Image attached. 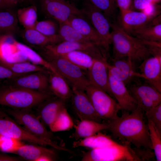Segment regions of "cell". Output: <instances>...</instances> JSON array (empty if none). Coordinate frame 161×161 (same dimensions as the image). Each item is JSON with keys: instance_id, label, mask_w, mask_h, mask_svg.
Instances as JSON below:
<instances>
[{"instance_id": "obj_50", "label": "cell", "mask_w": 161, "mask_h": 161, "mask_svg": "<svg viewBox=\"0 0 161 161\" xmlns=\"http://www.w3.org/2000/svg\"><path fill=\"white\" fill-rule=\"evenodd\" d=\"M29 1H31V0H29Z\"/></svg>"}, {"instance_id": "obj_23", "label": "cell", "mask_w": 161, "mask_h": 161, "mask_svg": "<svg viewBox=\"0 0 161 161\" xmlns=\"http://www.w3.org/2000/svg\"><path fill=\"white\" fill-rule=\"evenodd\" d=\"M118 144L109 136L100 131L90 137L75 140L72 144V147H86L92 149L108 147Z\"/></svg>"}, {"instance_id": "obj_12", "label": "cell", "mask_w": 161, "mask_h": 161, "mask_svg": "<svg viewBox=\"0 0 161 161\" xmlns=\"http://www.w3.org/2000/svg\"><path fill=\"white\" fill-rule=\"evenodd\" d=\"M4 83L33 91L51 93L49 89L48 70L26 73L5 80Z\"/></svg>"}, {"instance_id": "obj_9", "label": "cell", "mask_w": 161, "mask_h": 161, "mask_svg": "<svg viewBox=\"0 0 161 161\" xmlns=\"http://www.w3.org/2000/svg\"><path fill=\"white\" fill-rule=\"evenodd\" d=\"M47 61L71 84L72 88L85 91L90 84L85 70L66 59L58 57Z\"/></svg>"}, {"instance_id": "obj_34", "label": "cell", "mask_w": 161, "mask_h": 161, "mask_svg": "<svg viewBox=\"0 0 161 161\" xmlns=\"http://www.w3.org/2000/svg\"><path fill=\"white\" fill-rule=\"evenodd\" d=\"M18 21L16 13L9 10H0V31L10 34L16 30Z\"/></svg>"}, {"instance_id": "obj_7", "label": "cell", "mask_w": 161, "mask_h": 161, "mask_svg": "<svg viewBox=\"0 0 161 161\" xmlns=\"http://www.w3.org/2000/svg\"><path fill=\"white\" fill-rule=\"evenodd\" d=\"M85 91L102 120L108 122L118 116L120 107L116 100L105 91L91 84Z\"/></svg>"}, {"instance_id": "obj_11", "label": "cell", "mask_w": 161, "mask_h": 161, "mask_svg": "<svg viewBox=\"0 0 161 161\" xmlns=\"http://www.w3.org/2000/svg\"><path fill=\"white\" fill-rule=\"evenodd\" d=\"M41 5L44 14L59 24L67 21L71 16L84 15L82 9L66 0H41Z\"/></svg>"}, {"instance_id": "obj_26", "label": "cell", "mask_w": 161, "mask_h": 161, "mask_svg": "<svg viewBox=\"0 0 161 161\" xmlns=\"http://www.w3.org/2000/svg\"><path fill=\"white\" fill-rule=\"evenodd\" d=\"M23 36L24 39L28 43L38 47L62 42L58 35L55 37H49L34 28L25 29Z\"/></svg>"}, {"instance_id": "obj_47", "label": "cell", "mask_w": 161, "mask_h": 161, "mask_svg": "<svg viewBox=\"0 0 161 161\" xmlns=\"http://www.w3.org/2000/svg\"><path fill=\"white\" fill-rule=\"evenodd\" d=\"M8 8L5 0H0V10Z\"/></svg>"}, {"instance_id": "obj_1", "label": "cell", "mask_w": 161, "mask_h": 161, "mask_svg": "<svg viewBox=\"0 0 161 161\" xmlns=\"http://www.w3.org/2000/svg\"><path fill=\"white\" fill-rule=\"evenodd\" d=\"M143 112L138 107L131 113L125 111L121 117L107 122L108 130L115 137L137 148L152 150Z\"/></svg>"}, {"instance_id": "obj_2", "label": "cell", "mask_w": 161, "mask_h": 161, "mask_svg": "<svg viewBox=\"0 0 161 161\" xmlns=\"http://www.w3.org/2000/svg\"><path fill=\"white\" fill-rule=\"evenodd\" d=\"M111 44L113 45V59L130 58L134 62L142 61L151 56L142 41L129 34L116 23L111 24Z\"/></svg>"}, {"instance_id": "obj_4", "label": "cell", "mask_w": 161, "mask_h": 161, "mask_svg": "<svg viewBox=\"0 0 161 161\" xmlns=\"http://www.w3.org/2000/svg\"><path fill=\"white\" fill-rule=\"evenodd\" d=\"M108 147L92 149L83 153L82 161H142L134 150L125 142Z\"/></svg>"}, {"instance_id": "obj_8", "label": "cell", "mask_w": 161, "mask_h": 161, "mask_svg": "<svg viewBox=\"0 0 161 161\" xmlns=\"http://www.w3.org/2000/svg\"><path fill=\"white\" fill-rule=\"evenodd\" d=\"M0 134L33 144L45 146L49 145L58 150L64 149L56 141H48L32 134L3 111L0 113Z\"/></svg>"}, {"instance_id": "obj_13", "label": "cell", "mask_w": 161, "mask_h": 161, "mask_svg": "<svg viewBox=\"0 0 161 161\" xmlns=\"http://www.w3.org/2000/svg\"><path fill=\"white\" fill-rule=\"evenodd\" d=\"M82 10L83 15L109 48L111 41L110 30L111 23L109 18L101 11L92 5L88 0H85Z\"/></svg>"}, {"instance_id": "obj_15", "label": "cell", "mask_w": 161, "mask_h": 161, "mask_svg": "<svg viewBox=\"0 0 161 161\" xmlns=\"http://www.w3.org/2000/svg\"><path fill=\"white\" fill-rule=\"evenodd\" d=\"M139 77L161 93V58L150 57L138 66Z\"/></svg>"}, {"instance_id": "obj_19", "label": "cell", "mask_w": 161, "mask_h": 161, "mask_svg": "<svg viewBox=\"0 0 161 161\" xmlns=\"http://www.w3.org/2000/svg\"><path fill=\"white\" fill-rule=\"evenodd\" d=\"M107 60L95 59L86 74L91 84L103 90L113 97L109 83Z\"/></svg>"}, {"instance_id": "obj_35", "label": "cell", "mask_w": 161, "mask_h": 161, "mask_svg": "<svg viewBox=\"0 0 161 161\" xmlns=\"http://www.w3.org/2000/svg\"><path fill=\"white\" fill-rule=\"evenodd\" d=\"M149 137L157 161H161V131L155 126L153 123L148 120Z\"/></svg>"}, {"instance_id": "obj_44", "label": "cell", "mask_w": 161, "mask_h": 161, "mask_svg": "<svg viewBox=\"0 0 161 161\" xmlns=\"http://www.w3.org/2000/svg\"><path fill=\"white\" fill-rule=\"evenodd\" d=\"M120 12L131 10L132 0H115Z\"/></svg>"}, {"instance_id": "obj_18", "label": "cell", "mask_w": 161, "mask_h": 161, "mask_svg": "<svg viewBox=\"0 0 161 161\" xmlns=\"http://www.w3.org/2000/svg\"><path fill=\"white\" fill-rule=\"evenodd\" d=\"M67 21L73 28L91 42L108 52L109 48L84 15L71 16Z\"/></svg>"}, {"instance_id": "obj_3", "label": "cell", "mask_w": 161, "mask_h": 161, "mask_svg": "<svg viewBox=\"0 0 161 161\" xmlns=\"http://www.w3.org/2000/svg\"><path fill=\"white\" fill-rule=\"evenodd\" d=\"M53 95L5 83L0 86V105L13 109H31Z\"/></svg>"}, {"instance_id": "obj_10", "label": "cell", "mask_w": 161, "mask_h": 161, "mask_svg": "<svg viewBox=\"0 0 161 161\" xmlns=\"http://www.w3.org/2000/svg\"><path fill=\"white\" fill-rule=\"evenodd\" d=\"M136 80L131 84L128 89L137 107L145 112L161 103V92L145 82L142 83Z\"/></svg>"}, {"instance_id": "obj_43", "label": "cell", "mask_w": 161, "mask_h": 161, "mask_svg": "<svg viewBox=\"0 0 161 161\" xmlns=\"http://www.w3.org/2000/svg\"><path fill=\"white\" fill-rule=\"evenodd\" d=\"M153 2H154L153 0H132L131 8L133 7L136 9L142 11Z\"/></svg>"}, {"instance_id": "obj_21", "label": "cell", "mask_w": 161, "mask_h": 161, "mask_svg": "<svg viewBox=\"0 0 161 161\" xmlns=\"http://www.w3.org/2000/svg\"><path fill=\"white\" fill-rule=\"evenodd\" d=\"M75 130L69 138L75 140L92 136L101 131L108 130L107 122L102 123L91 120H83L76 126H74Z\"/></svg>"}, {"instance_id": "obj_17", "label": "cell", "mask_w": 161, "mask_h": 161, "mask_svg": "<svg viewBox=\"0 0 161 161\" xmlns=\"http://www.w3.org/2000/svg\"><path fill=\"white\" fill-rule=\"evenodd\" d=\"M109 73L110 89L113 98L116 99L121 110L131 112L137 107L136 101L131 95L126 85Z\"/></svg>"}, {"instance_id": "obj_40", "label": "cell", "mask_w": 161, "mask_h": 161, "mask_svg": "<svg viewBox=\"0 0 161 161\" xmlns=\"http://www.w3.org/2000/svg\"><path fill=\"white\" fill-rule=\"evenodd\" d=\"M141 40L147 48L151 55L161 58V42Z\"/></svg>"}, {"instance_id": "obj_5", "label": "cell", "mask_w": 161, "mask_h": 161, "mask_svg": "<svg viewBox=\"0 0 161 161\" xmlns=\"http://www.w3.org/2000/svg\"><path fill=\"white\" fill-rule=\"evenodd\" d=\"M39 48L40 55L47 61L76 50L87 52L95 59H101L104 55L103 49L92 42L63 41Z\"/></svg>"}, {"instance_id": "obj_48", "label": "cell", "mask_w": 161, "mask_h": 161, "mask_svg": "<svg viewBox=\"0 0 161 161\" xmlns=\"http://www.w3.org/2000/svg\"><path fill=\"white\" fill-rule=\"evenodd\" d=\"M153 1L156 3V2H158L160 1V0H153Z\"/></svg>"}, {"instance_id": "obj_41", "label": "cell", "mask_w": 161, "mask_h": 161, "mask_svg": "<svg viewBox=\"0 0 161 161\" xmlns=\"http://www.w3.org/2000/svg\"><path fill=\"white\" fill-rule=\"evenodd\" d=\"M25 74L14 72L6 67L0 65V81L10 80Z\"/></svg>"}, {"instance_id": "obj_20", "label": "cell", "mask_w": 161, "mask_h": 161, "mask_svg": "<svg viewBox=\"0 0 161 161\" xmlns=\"http://www.w3.org/2000/svg\"><path fill=\"white\" fill-rule=\"evenodd\" d=\"M65 101L53 96L37 106L36 115L44 126L49 128L60 110L65 106Z\"/></svg>"}, {"instance_id": "obj_37", "label": "cell", "mask_w": 161, "mask_h": 161, "mask_svg": "<svg viewBox=\"0 0 161 161\" xmlns=\"http://www.w3.org/2000/svg\"><path fill=\"white\" fill-rule=\"evenodd\" d=\"M24 144L19 140L0 134V151L13 154Z\"/></svg>"}, {"instance_id": "obj_45", "label": "cell", "mask_w": 161, "mask_h": 161, "mask_svg": "<svg viewBox=\"0 0 161 161\" xmlns=\"http://www.w3.org/2000/svg\"><path fill=\"white\" fill-rule=\"evenodd\" d=\"M23 160H24L19 156H12L4 152H0V161H19Z\"/></svg>"}, {"instance_id": "obj_38", "label": "cell", "mask_w": 161, "mask_h": 161, "mask_svg": "<svg viewBox=\"0 0 161 161\" xmlns=\"http://www.w3.org/2000/svg\"><path fill=\"white\" fill-rule=\"evenodd\" d=\"M94 6L101 11L109 18L113 16L115 5L111 0H88Z\"/></svg>"}, {"instance_id": "obj_29", "label": "cell", "mask_w": 161, "mask_h": 161, "mask_svg": "<svg viewBox=\"0 0 161 161\" xmlns=\"http://www.w3.org/2000/svg\"><path fill=\"white\" fill-rule=\"evenodd\" d=\"M112 65L118 69L127 78L129 83L136 80L139 73L136 71L135 62L127 58L112 59Z\"/></svg>"}, {"instance_id": "obj_32", "label": "cell", "mask_w": 161, "mask_h": 161, "mask_svg": "<svg viewBox=\"0 0 161 161\" xmlns=\"http://www.w3.org/2000/svg\"><path fill=\"white\" fill-rule=\"evenodd\" d=\"M0 65L17 73L47 70L44 67L29 62L13 63L0 58Z\"/></svg>"}, {"instance_id": "obj_27", "label": "cell", "mask_w": 161, "mask_h": 161, "mask_svg": "<svg viewBox=\"0 0 161 161\" xmlns=\"http://www.w3.org/2000/svg\"><path fill=\"white\" fill-rule=\"evenodd\" d=\"M58 57L65 59L86 71L91 67L95 59L89 53L80 50L72 51Z\"/></svg>"}, {"instance_id": "obj_46", "label": "cell", "mask_w": 161, "mask_h": 161, "mask_svg": "<svg viewBox=\"0 0 161 161\" xmlns=\"http://www.w3.org/2000/svg\"><path fill=\"white\" fill-rule=\"evenodd\" d=\"M20 0H5L8 8L15 5Z\"/></svg>"}, {"instance_id": "obj_30", "label": "cell", "mask_w": 161, "mask_h": 161, "mask_svg": "<svg viewBox=\"0 0 161 161\" xmlns=\"http://www.w3.org/2000/svg\"><path fill=\"white\" fill-rule=\"evenodd\" d=\"M59 24L58 35L62 41L92 42L73 28L67 21Z\"/></svg>"}, {"instance_id": "obj_25", "label": "cell", "mask_w": 161, "mask_h": 161, "mask_svg": "<svg viewBox=\"0 0 161 161\" xmlns=\"http://www.w3.org/2000/svg\"><path fill=\"white\" fill-rule=\"evenodd\" d=\"M131 35L142 40L161 42L160 15L156 17L151 23L133 32Z\"/></svg>"}, {"instance_id": "obj_39", "label": "cell", "mask_w": 161, "mask_h": 161, "mask_svg": "<svg viewBox=\"0 0 161 161\" xmlns=\"http://www.w3.org/2000/svg\"><path fill=\"white\" fill-rule=\"evenodd\" d=\"M145 112L147 120L151 121L161 131V103Z\"/></svg>"}, {"instance_id": "obj_33", "label": "cell", "mask_w": 161, "mask_h": 161, "mask_svg": "<svg viewBox=\"0 0 161 161\" xmlns=\"http://www.w3.org/2000/svg\"><path fill=\"white\" fill-rule=\"evenodd\" d=\"M16 15L18 21L25 29L33 28L38 21L37 10L35 6L20 9Z\"/></svg>"}, {"instance_id": "obj_28", "label": "cell", "mask_w": 161, "mask_h": 161, "mask_svg": "<svg viewBox=\"0 0 161 161\" xmlns=\"http://www.w3.org/2000/svg\"><path fill=\"white\" fill-rule=\"evenodd\" d=\"M15 44L18 51L32 63L44 67L49 71L58 73L48 61L30 47L16 41Z\"/></svg>"}, {"instance_id": "obj_24", "label": "cell", "mask_w": 161, "mask_h": 161, "mask_svg": "<svg viewBox=\"0 0 161 161\" xmlns=\"http://www.w3.org/2000/svg\"><path fill=\"white\" fill-rule=\"evenodd\" d=\"M21 157L24 160L37 161L41 157L48 155L55 157L54 150L45 146L32 144H25L20 147L14 153Z\"/></svg>"}, {"instance_id": "obj_22", "label": "cell", "mask_w": 161, "mask_h": 161, "mask_svg": "<svg viewBox=\"0 0 161 161\" xmlns=\"http://www.w3.org/2000/svg\"><path fill=\"white\" fill-rule=\"evenodd\" d=\"M49 87L53 95L64 100L72 96V90L67 82L59 73L49 71Z\"/></svg>"}, {"instance_id": "obj_16", "label": "cell", "mask_w": 161, "mask_h": 161, "mask_svg": "<svg viewBox=\"0 0 161 161\" xmlns=\"http://www.w3.org/2000/svg\"><path fill=\"white\" fill-rule=\"evenodd\" d=\"M120 12L118 23L117 24L130 35L150 24L157 17L131 10Z\"/></svg>"}, {"instance_id": "obj_31", "label": "cell", "mask_w": 161, "mask_h": 161, "mask_svg": "<svg viewBox=\"0 0 161 161\" xmlns=\"http://www.w3.org/2000/svg\"><path fill=\"white\" fill-rule=\"evenodd\" d=\"M74 126L73 121L64 106L60 110L49 128L52 132H56L69 130Z\"/></svg>"}, {"instance_id": "obj_42", "label": "cell", "mask_w": 161, "mask_h": 161, "mask_svg": "<svg viewBox=\"0 0 161 161\" xmlns=\"http://www.w3.org/2000/svg\"><path fill=\"white\" fill-rule=\"evenodd\" d=\"M160 9L154 2H153L147 6L141 12L147 15L156 17L160 14Z\"/></svg>"}, {"instance_id": "obj_36", "label": "cell", "mask_w": 161, "mask_h": 161, "mask_svg": "<svg viewBox=\"0 0 161 161\" xmlns=\"http://www.w3.org/2000/svg\"><path fill=\"white\" fill-rule=\"evenodd\" d=\"M59 26L52 20L37 21L34 28L44 35L50 37L57 36Z\"/></svg>"}, {"instance_id": "obj_6", "label": "cell", "mask_w": 161, "mask_h": 161, "mask_svg": "<svg viewBox=\"0 0 161 161\" xmlns=\"http://www.w3.org/2000/svg\"><path fill=\"white\" fill-rule=\"evenodd\" d=\"M31 109H17L9 108L5 109V113L14 119L18 123L35 136L48 141L61 140L54 135L52 132L46 128L39 117Z\"/></svg>"}, {"instance_id": "obj_14", "label": "cell", "mask_w": 161, "mask_h": 161, "mask_svg": "<svg viewBox=\"0 0 161 161\" xmlns=\"http://www.w3.org/2000/svg\"><path fill=\"white\" fill-rule=\"evenodd\" d=\"M72 103L73 108L80 120H91L101 122L100 118L94 109L85 91L72 88Z\"/></svg>"}, {"instance_id": "obj_49", "label": "cell", "mask_w": 161, "mask_h": 161, "mask_svg": "<svg viewBox=\"0 0 161 161\" xmlns=\"http://www.w3.org/2000/svg\"><path fill=\"white\" fill-rule=\"evenodd\" d=\"M111 0L113 4L115 5L114 4H115V0Z\"/></svg>"}]
</instances>
